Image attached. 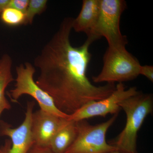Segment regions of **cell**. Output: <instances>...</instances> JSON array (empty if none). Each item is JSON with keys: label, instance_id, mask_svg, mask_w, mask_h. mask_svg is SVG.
<instances>
[{"label": "cell", "instance_id": "ac0fdd59", "mask_svg": "<svg viewBox=\"0 0 153 153\" xmlns=\"http://www.w3.org/2000/svg\"><path fill=\"white\" fill-rule=\"evenodd\" d=\"M10 0H0V14L8 8Z\"/></svg>", "mask_w": 153, "mask_h": 153}, {"label": "cell", "instance_id": "9a60e30c", "mask_svg": "<svg viewBox=\"0 0 153 153\" xmlns=\"http://www.w3.org/2000/svg\"><path fill=\"white\" fill-rule=\"evenodd\" d=\"M30 0H10L8 8H12L25 13Z\"/></svg>", "mask_w": 153, "mask_h": 153}, {"label": "cell", "instance_id": "e0dca14e", "mask_svg": "<svg viewBox=\"0 0 153 153\" xmlns=\"http://www.w3.org/2000/svg\"><path fill=\"white\" fill-rule=\"evenodd\" d=\"M28 153H55L49 147L41 146L36 144L33 145Z\"/></svg>", "mask_w": 153, "mask_h": 153}, {"label": "cell", "instance_id": "7c38bea8", "mask_svg": "<svg viewBox=\"0 0 153 153\" xmlns=\"http://www.w3.org/2000/svg\"><path fill=\"white\" fill-rule=\"evenodd\" d=\"M13 60L8 54H4L0 58V105L10 103L5 97L8 85L14 81L13 73Z\"/></svg>", "mask_w": 153, "mask_h": 153}, {"label": "cell", "instance_id": "d6986e66", "mask_svg": "<svg viewBox=\"0 0 153 153\" xmlns=\"http://www.w3.org/2000/svg\"><path fill=\"white\" fill-rule=\"evenodd\" d=\"M11 107V105L10 103L7 104L0 105V116L4 111L10 109Z\"/></svg>", "mask_w": 153, "mask_h": 153}, {"label": "cell", "instance_id": "5b68a950", "mask_svg": "<svg viewBox=\"0 0 153 153\" xmlns=\"http://www.w3.org/2000/svg\"><path fill=\"white\" fill-rule=\"evenodd\" d=\"M36 71L34 66L29 62L16 66L15 88L8 92L11 101L17 102L21 97L27 94L37 102L40 109L61 117L68 118L69 116L57 109L52 97L37 85L34 79Z\"/></svg>", "mask_w": 153, "mask_h": 153}, {"label": "cell", "instance_id": "8fae6325", "mask_svg": "<svg viewBox=\"0 0 153 153\" xmlns=\"http://www.w3.org/2000/svg\"><path fill=\"white\" fill-rule=\"evenodd\" d=\"M77 134V122L68 119L52 137L49 147L54 153H65Z\"/></svg>", "mask_w": 153, "mask_h": 153}, {"label": "cell", "instance_id": "4fadbf2b", "mask_svg": "<svg viewBox=\"0 0 153 153\" xmlns=\"http://www.w3.org/2000/svg\"><path fill=\"white\" fill-rule=\"evenodd\" d=\"M47 0H30L27 10L25 13L24 25H32L34 17L44 12L47 7Z\"/></svg>", "mask_w": 153, "mask_h": 153}, {"label": "cell", "instance_id": "3957f363", "mask_svg": "<svg viewBox=\"0 0 153 153\" xmlns=\"http://www.w3.org/2000/svg\"><path fill=\"white\" fill-rule=\"evenodd\" d=\"M126 6L124 0H100L98 18L87 38L94 41L104 37L108 47H126L128 41L121 32L120 21Z\"/></svg>", "mask_w": 153, "mask_h": 153}, {"label": "cell", "instance_id": "30bf717a", "mask_svg": "<svg viewBox=\"0 0 153 153\" xmlns=\"http://www.w3.org/2000/svg\"><path fill=\"white\" fill-rule=\"evenodd\" d=\"M100 11V0H83L79 15L73 19L72 29L88 35L95 25Z\"/></svg>", "mask_w": 153, "mask_h": 153}, {"label": "cell", "instance_id": "8992f818", "mask_svg": "<svg viewBox=\"0 0 153 153\" xmlns=\"http://www.w3.org/2000/svg\"><path fill=\"white\" fill-rule=\"evenodd\" d=\"M113 116L105 122L92 125L85 120L77 122V134L74 142L65 153H110L117 150L107 142V132L117 117Z\"/></svg>", "mask_w": 153, "mask_h": 153}, {"label": "cell", "instance_id": "52a82bcc", "mask_svg": "<svg viewBox=\"0 0 153 153\" xmlns=\"http://www.w3.org/2000/svg\"><path fill=\"white\" fill-rule=\"evenodd\" d=\"M139 92L135 86L127 89L123 83H118L116 85L115 90L109 96L85 105L69 116L68 119L78 121L94 117H105L108 114H117L121 109L120 106L121 102Z\"/></svg>", "mask_w": 153, "mask_h": 153}, {"label": "cell", "instance_id": "5bb4252c", "mask_svg": "<svg viewBox=\"0 0 153 153\" xmlns=\"http://www.w3.org/2000/svg\"><path fill=\"white\" fill-rule=\"evenodd\" d=\"M1 19L6 25L16 26L25 24V13L12 8H7L1 13Z\"/></svg>", "mask_w": 153, "mask_h": 153}, {"label": "cell", "instance_id": "ba28073f", "mask_svg": "<svg viewBox=\"0 0 153 153\" xmlns=\"http://www.w3.org/2000/svg\"><path fill=\"white\" fill-rule=\"evenodd\" d=\"M35 106L34 101L27 104L25 118L16 128L4 121H0V136H7L4 144L0 148L2 153H28L34 144L31 131V118Z\"/></svg>", "mask_w": 153, "mask_h": 153}, {"label": "cell", "instance_id": "7a4b0ae2", "mask_svg": "<svg viewBox=\"0 0 153 153\" xmlns=\"http://www.w3.org/2000/svg\"><path fill=\"white\" fill-rule=\"evenodd\" d=\"M120 106L126 116L125 127L109 144L121 153H137L138 132L146 118L152 112V96L139 92L122 102Z\"/></svg>", "mask_w": 153, "mask_h": 153}, {"label": "cell", "instance_id": "ffe728a7", "mask_svg": "<svg viewBox=\"0 0 153 153\" xmlns=\"http://www.w3.org/2000/svg\"><path fill=\"white\" fill-rule=\"evenodd\" d=\"M110 153H121L119 151L116 150L115 151H113V152H111Z\"/></svg>", "mask_w": 153, "mask_h": 153}, {"label": "cell", "instance_id": "9c48e42d", "mask_svg": "<svg viewBox=\"0 0 153 153\" xmlns=\"http://www.w3.org/2000/svg\"><path fill=\"white\" fill-rule=\"evenodd\" d=\"M68 119L41 109L33 111L31 131L34 144L49 147L52 137Z\"/></svg>", "mask_w": 153, "mask_h": 153}, {"label": "cell", "instance_id": "44dd1931", "mask_svg": "<svg viewBox=\"0 0 153 153\" xmlns=\"http://www.w3.org/2000/svg\"></svg>", "mask_w": 153, "mask_h": 153}, {"label": "cell", "instance_id": "277c9868", "mask_svg": "<svg viewBox=\"0 0 153 153\" xmlns=\"http://www.w3.org/2000/svg\"><path fill=\"white\" fill-rule=\"evenodd\" d=\"M141 66L138 60L126 47H108L103 55L101 71L92 77V80L95 83L114 84L133 80L140 75Z\"/></svg>", "mask_w": 153, "mask_h": 153}, {"label": "cell", "instance_id": "6da1fadb", "mask_svg": "<svg viewBox=\"0 0 153 153\" xmlns=\"http://www.w3.org/2000/svg\"><path fill=\"white\" fill-rule=\"evenodd\" d=\"M73 18H66L34 60L38 68L37 85L52 97L57 109L71 115L85 105L106 98L116 89L114 83L96 86L86 75L91 59L87 38L78 47L72 46L70 34Z\"/></svg>", "mask_w": 153, "mask_h": 153}, {"label": "cell", "instance_id": "2e32d148", "mask_svg": "<svg viewBox=\"0 0 153 153\" xmlns=\"http://www.w3.org/2000/svg\"><path fill=\"white\" fill-rule=\"evenodd\" d=\"M140 74L146 76L150 81L153 82V66L151 65H141L140 68Z\"/></svg>", "mask_w": 153, "mask_h": 153}]
</instances>
